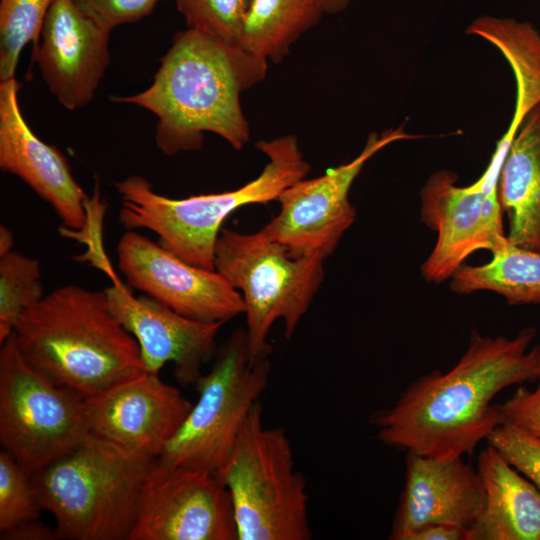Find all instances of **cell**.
<instances>
[{
    "label": "cell",
    "mask_w": 540,
    "mask_h": 540,
    "mask_svg": "<svg viewBox=\"0 0 540 540\" xmlns=\"http://www.w3.org/2000/svg\"><path fill=\"white\" fill-rule=\"evenodd\" d=\"M535 335L534 328L512 339L472 332L467 350L448 372L420 377L390 407L372 414L377 439L427 457L472 454L504 423L494 397L509 386L538 380L540 346L528 349Z\"/></svg>",
    "instance_id": "obj_1"
},
{
    "label": "cell",
    "mask_w": 540,
    "mask_h": 540,
    "mask_svg": "<svg viewBox=\"0 0 540 540\" xmlns=\"http://www.w3.org/2000/svg\"><path fill=\"white\" fill-rule=\"evenodd\" d=\"M267 69L266 60L187 27L174 35L147 89L112 99L157 117L155 143L167 156L201 149L206 132L240 150L250 138L240 97Z\"/></svg>",
    "instance_id": "obj_2"
},
{
    "label": "cell",
    "mask_w": 540,
    "mask_h": 540,
    "mask_svg": "<svg viewBox=\"0 0 540 540\" xmlns=\"http://www.w3.org/2000/svg\"><path fill=\"white\" fill-rule=\"evenodd\" d=\"M14 336L31 367L84 399L146 372L104 291L60 286L25 310Z\"/></svg>",
    "instance_id": "obj_3"
},
{
    "label": "cell",
    "mask_w": 540,
    "mask_h": 540,
    "mask_svg": "<svg viewBox=\"0 0 540 540\" xmlns=\"http://www.w3.org/2000/svg\"><path fill=\"white\" fill-rule=\"evenodd\" d=\"M256 147L268 158L265 167L234 190L175 199L157 193L139 175L116 182L120 224L126 230H150L163 247L185 262L215 270V247L226 218L245 205L277 200L310 171L294 135L259 140Z\"/></svg>",
    "instance_id": "obj_4"
},
{
    "label": "cell",
    "mask_w": 540,
    "mask_h": 540,
    "mask_svg": "<svg viewBox=\"0 0 540 540\" xmlns=\"http://www.w3.org/2000/svg\"><path fill=\"white\" fill-rule=\"evenodd\" d=\"M153 460L90 433L31 476L61 539L128 540Z\"/></svg>",
    "instance_id": "obj_5"
},
{
    "label": "cell",
    "mask_w": 540,
    "mask_h": 540,
    "mask_svg": "<svg viewBox=\"0 0 540 540\" xmlns=\"http://www.w3.org/2000/svg\"><path fill=\"white\" fill-rule=\"evenodd\" d=\"M238 540H309L306 479L295 468L282 428H267L263 408L251 409L223 469Z\"/></svg>",
    "instance_id": "obj_6"
},
{
    "label": "cell",
    "mask_w": 540,
    "mask_h": 540,
    "mask_svg": "<svg viewBox=\"0 0 540 540\" xmlns=\"http://www.w3.org/2000/svg\"><path fill=\"white\" fill-rule=\"evenodd\" d=\"M319 254L292 257L260 230L241 233L222 228L215 247V270L242 296L249 351L267 357L269 332L282 320L290 339L308 311L325 276Z\"/></svg>",
    "instance_id": "obj_7"
},
{
    "label": "cell",
    "mask_w": 540,
    "mask_h": 540,
    "mask_svg": "<svg viewBox=\"0 0 540 540\" xmlns=\"http://www.w3.org/2000/svg\"><path fill=\"white\" fill-rule=\"evenodd\" d=\"M269 356L254 358L245 328L235 329L195 382L198 400L158 458L167 465L220 473L270 377Z\"/></svg>",
    "instance_id": "obj_8"
},
{
    "label": "cell",
    "mask_w": 540,
    "mask_h": 540,
    "mask_svg": "<svg viewBox=\"0 0 540 540\" xmlns=\"http://www.w3.org/2000/svg\"><path fill=\"white\" fill-rule=\"evenodd\" d=\"M84 398L31 367L14 333L0 349V443L33 474L89 434Z\"/></svg>",
    "instance_id": "obj_9"
},
{
    "label": "cell",
    "mask_w": 540,
    "mask_h": 540,
    "mask_svg": "<svg viewBox=\"0 0 540 540\" xmlns=\"http://www.w3.org/2000/svg\"><path fill=\"white\" fill-rule=\"evenodd\" d=\"M417 138L422 136L407 133L404 125L370 133L360 154L350 162L287 187L276 200L279 213L260 231L283 245L292 257L319 254L327 258L355 221L349 192L365 163L392 142Z\"/></svg>",
    "instance_id": "obj_10"
},
{
    "label": "cell",
    "mask_w": 540,
    "mask_h": 540,
    "mask_svg": "<svg viewBox=\"0 0 540 540\" xmlns=\"http://www.w3.org/2000/svg\"><path fill=\"white\" fill-rule=\"evenodd\" d=\"M503 161L492 157L473 184L460 187L448 170L433 173L421 190V218L437 232L434 249L421 267L429 282L451 278L477 250L490 252L506 238L498 194Z\"/></svg>",
    "instance_id": "obj_11"
},
{
    "label": "cell",
    "mask_w": 540,
    "mask_h": 540,
    "mask_svg": "<svg viewBox=\"0 0 540 540\" xmlns=\"http://www.w3.org/2000/svg\"><path fill=\"white\" fill-rule=\"evenodd\" d=\"M128 540H238L231 496L219 473L154 459Z\"/></svg>",
    "instance_id": "obj_12"
},
{
    "label": "cell",
    "mask_w": 540,
    "mask_h": 540,
    "mask_svg": "<svg viewBox=\"0 0 540 540\" xmlns=\"http://www.w3.org/2000/svg\"><path fill=\"white\" fill-rule=\"evenodd\" d=\"M117 264L127 284L190 319L226 323L244 314L241 294L216 270L189 264L137 230H126Z\"/></svg>",
    "instance_id": "obj_13"
},
{
    "label": "cell",
    "mask_w": 540,
    "mask_h": 540,
    "mask_svg": "<svg viewBox=\"0 0 540 540\" xmlns=\"http://www.w3.org/2000/svg\"><path fill=\"white\" fill-rule=\"evenodd\" d=\"M193 404L158 373L145 372L84 400L89 432L156 459Z\"/></svg>",
    "instance_id": "obj_14"
},
{
    "label": "cell",
    "mask_w": 540,
    "mask_h": 540,
    "mask_svg": "<svg viewBox=\"0 0 540 540\" xmlns=\"http://www.w3.org/2000/svg\"><path fill=\"white\" fill-rule=\"evenodd\" d=\"M110 32L74 0H54L32 59L49 91L68 110L86 106L109 66Z\"/></svg>",
    "instance_id": "obj_15"
},
{
    "label": "cell",
    "mask_w": 540,
    "mask_h": 540,
    "mask_svg": "<svg viewBox=\"0 0 540 540\" xmlns=\"http://www.w3.org/2000/svg\"><path fill=\"white\" fill-rule=\"evenodd\" d=\"M104 292L113 315L136 339L146 372L159 374L171 362L180 384H195L216 352L223 323L193 320L147 295L136 297L116 279Z\"/></svg>",
    "instance_id": "obj_16"
},
{
    "label": "cell",
    "mask_w": 540,
    "mask_h": 540,
    "mask_svg": "<svg viewBox=\"0 0 540 540\" xmlns=\"http://www.w3.org/2000/svg\"><path fill=\"white\" fill-rule=\"evenodd\" d=\"M15 78L0 82V168L24 181L75 231L88 223L90 201L63 153L38 138L25 121Z\"/></svg>",
    "instance_id": "obj_17"
},
{
    "label": "cell",
    "mask_w": 540,
    "mask_h": 540,
    "mask_svg": "<svg viewBox=\"0 0 540 540\" xmlns=\"http://www.w3.org/2000/svg\"><path fill=\"white\" fill-rule=\"evenodd\" d=\"M485 499L477 469L462 457L407 453L405 485L389 539L405 540L410 533L430 525L468 531L482 513Z\"/></svg>",
    "instance_id": "obj_18"
},
{
    "label": "cell",
    "mask_w": 540,
    "mask_h": 540,
    "mask_svg": "<svg viewBox=\"0 0 540 540\" xmlns=\"http://www.w3.org/2000/svg\"><path fill=\"white\" fill-rule=\"evenodd\" d=\"M485 506L467 540H539L540 491L488 444L477 458Z\"/></svg>",
    "instance_id": "obj_19"
},
{
    "label": "cell",
    "mask_w": 540,
    "mask_h": 540,
    "mask_svg": "<svg viewBox=\"0 0 540 540\" xmlns=\"http://www.w3.org/2000/svg\"><path fill=\"white\" fill-rule=\"evenodd\" d=\"M498 194L507 239L540 253V103L522 120L500 170Z\"/></svg>",
    "instance_id": "obj_20"
},
{
    "label": "cell",
    "mask_w": 540,
    "mask_h": 540,
    "mask_svg": "<svg viewBox=\"0 0 540 540\" xmlns=\"http://www.w3.org/2000/svg\"><path fill=\"white\" fill-rule=\"evenodd\" d=\"M466 32L499 49L516 79L513 118L501 143L510 146L527 113L540 103V33L529 22L489 15L473 20Z\"/></svg>",
    "instance_id": "obj_21"
},
{
    "label": "cell",
    "mask_w": 540,
    "mask_h": 540,
    "mask_svg": "<svg viewBox=\"0 0 540 540\" xmlns=\"http://www.w3.org/2000/svg\"><path fill=\"white\" fill-rule=\"evenodd\" d=\"M323 14L319 0H251L237 45L268 63H279Z\"/></svg>",
    "instance_id": "obj_22"
},
{
    "label": "cell",
    "mask_w": 540,
    "mask_h": 540,
    "mask_svg": "<svg viewBox=\"0 0 540 540\" xmlns=\"http://www.w3.org/2000/svg\"><path fill=\"white\" fill-rule=\"evenodd\" d=\"M483 265H461L451 276V289L460 294L488 290L509 304L540 303V253L512 244L506 238Z\"/></svg>",
    "instance_id": "obj_23"
},
{
    "label": "cell",
    "mask_w": 540,
    "mask_h": 540,
    "mask_svg": "<svg viewBox=\"0 0 540 540\" xmlns=\"http://www.w3.org/2000/svg\"><path fill=\"white\" fill-rule=\"evenodd\" d=\"M44 297L40 262L14 250L0 256V343L26 309Z\"/></svg>",
    "instance_id": "obj_24"
},
{
    "label": "cell",
    "mask_w": 540,
    "mask_h": 540,
    "mask_svg": "<svg viewBox=\"0 0 540 540\" xmlns=\"http://www.w3.org/2000/svg\"><path fill=\"white\" fill-rule=\"evenodd\" d=\"M54 0H0V82L15 78L20 54L38 43Z\"/></svg>",
    "instance_id": "obj_25"
},
{
    "label": "cell",
    "mask_w": 540,
    "mask_h": 540,
    "mask_svg": "<svg viewBox=\"0 0 540 540\" xmlns=\"http://www.w3.org/2000/svg\"><path fill=\"white\" fill-rule=\"evenodd\" d=\"M42 510L29 474L7 451H0V533L38 519Z\"/></svg>",
    "instance_id": "obj_26"
},
{
    "label": "cell",
    "mask_w": 540,
    "mask_h": 540,
    "mask_svg": "<svg viewBox=\"0 0 540 540\" xmlns=\"http://www.w3.org/2000/svg\"><path fill=\"white\" fill-rule=\"evenodd\" d=\"M250 3L251 0H176L188 28L202 30L233 45H237Z\"/></svg>",
    "instance_id": "obj_27"
},
{
    "label": "cell",
    "mask_w": 540,
    "mask_h": 540,
    "mask_svg": "<svg viewBox=\"0 0 540 540\" xmlns=\"http://www.w3.org/2000/svg\"><path fill=\"white\" fill-rule=\"evenodd\" d=\"M540 491V438L511 424L497 426L486 439Z\"/></svg>",
    "instance_id": "obj_28"
},
{
    "label": "cell",
    "mask_w": 540,
    "mask_h": 540,
    "mask_svg": "<svg viewBox=\"0 0 540 540\" xmlns=\"http://www.w3.org/2000/svg\"><path fill=\"white\" fill-rule=\"evenodd\" d=\"M90 17L108 28L133 23L151 14L160 0H74Z\"/></svg>",
    "instance_id": "obj_29"
},
{
    "label": "cell",
    "mask_w": 540,
    "mask_h": 540,
    "mask_svg": "<svg viewBox=\"0 0 540 540\" xmlns=\"http://www.w3.org/2000/svg\"><path fill=\"white\" fill-rule=\"evenodd\" d=\"M535 389L520 386L504 403L498 404L504 423L540 438V376ZM503 423V424H504Z\"/></svg>",
    "instance_id": "obj_30"
},
{
    "label": "cell",
    "mask_w": 540,
    "mask_h": 540,
    "mask_svg": "<svg viewBox=\"0 0 540 540\" xmlns=\"http://www.w3.org/2000/svg\"><path fill=\"white\" fill-rule=\"evenodd\" d=\"M1 540H59L57 528H51L38 519L20 523L0 533Z\"/></svg>",
    "instance_id": "obj_31"
},
{
    "label": "cell",
    "mask_w": 540,
    "mask_h": 540,
    "mask_svg": "<svg viewBox=\"0 0 540 540\" xmlns=\"http://www.w3.org/2000/svg\"><path fill=\"white\" fill-rule=\"evenodd\" d=\"M405 540H467V531L449 525H430L410 533Z\"/></svg>",
    "instance_id": "obj_32"
},
{
    "label": "cell",
    "mask_w": 540,
    "mask_h": 540,
    "mask_svg": "<svg viewBox=\"0 0 540 540\" xmlns=\"http://www.w3.org/2000/svg\"><path fill=\"white\" fill-rule=\"evenodd\" d=\"M324 14H337L344 11L351 0H319Z\"/></svg>",
    "instance_id": "obj_33"
},
{
    "label": "cell",
    "mask_w": 540,
    "mask_h": 540,
    "mask_svg": "<svg viewBox=\"0 0 540 540\" xmlns=\"http://www.w3.org/2000/svg\"><path fill=\"white\" fill-rule=\"evenodd\" d=\"M14 237L12 231L5 225L0 226V256L13 250Z\"/></svg>",
    "instance_id": "obj_34"
},
{
    "label": "cell",
    "mask_w": 540,
    "mask_h": 540,
    "mask_svg": "<svg viewBox=\"0 0 540 540\" xmlns=\"http://www.w3.org/2000/svg\"><path fill=\"white\" fill-rule=\"evenodd\" d=\"M540 540V539H539Z\"/></svg>",
    "instance_id": "obj_35"
}]
</instances>
